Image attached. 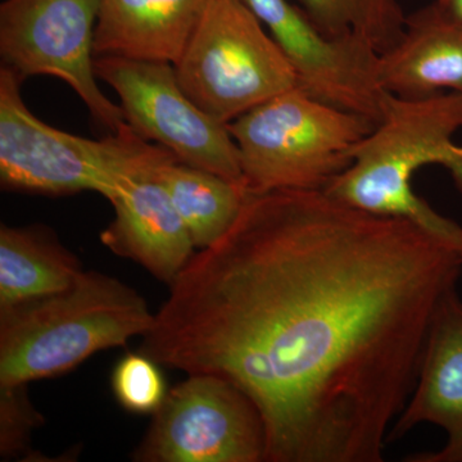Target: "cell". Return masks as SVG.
I'll list each match as a JSON object with an SVG mask.
<instances>
[{
  "mask_svg": "<svg viewBox=\"0 0 462 462\" xmlns=\"http://www.w3.org/2000/svg\"><path fill=\"white\" fill-rule=\"evenodd\" d=\"M97 78L117 93L125 123L179 162L243 182L238 148L227 125L206 114L181 89L169 62L97 56Z\"/></svg>",
  "mask_w": 462,
  "mask_h": 462,
  "instance_id": "8",
  "label": "cell"
},
{
  "mask_svg": "<svg viewBox=\"0 0 462 462\" xmlns=\"http://www.w3.org/2000/svg\"><path fill=\"white\" fill-rule=\"evenodd\" d=\"M431 5L447 23L462 30V0H434Z\"/></svg>",
  "mask_w": 462,
  "mask_h": 462,
  "instance_id": "20",
  "label": "cell"
},
{
  "mask_svg": "<svg viewBox=\"0 0 462 462\" xmlns=\"http://www.w3.org/2000/svg\"><path fill=\"white\" fill-rule=\"evenodd\" d=\"M111 385L118 404L136 415H154L169 392L161 365L141 351L116 364Z\"/></svg>",
  "mask_w": 462,
  "mask_h": 462,
  "instance_id": "18",
  "label": "cell"
},
{
  "mask_svg": "<svg viewBox=\"0 0 462 462\" xmlns=\"http://www.w3.org/2000/svg\"><path fill=\"white\" fill-rule=\"evenodd\" d=\"M266 431L251 398L229 380L193 374L167 392L133 454L136 462H261Z\"/></svg>",
  "mask_w": 462,
  "mask_h": 462,
  "instance_id": "9",
  "label": "cell"
},
{
  "mask_svg": "<svg viewBox=\"0 0 462 462\" xmlns=\"http://www.w3.org/2000/svg\"><path fill=\"white\" fill-rule=\"evenodd\" d=\"M83 272L50 227L0 226V309L58 293Z\"/></svg>",
  "mask_w": 462,
  "mask_h": 462,
  "instance_id": "15",
  "label": "cell"
},
{
  "mask_svg": "<svg viewBox=\"0 0 462 462\" xmlns=\"http://www.w3.org/2000/svg\"><path fill=\"white\" fill-rule=\"evenodd\" d=\"M23 81L0 67V184L3 189L62 197L94 191L111 202L139 172L176 158L125 124L94 141L42 123L21 96Z\"/></svg>",
  "mask_w": 462,
  "mask_h": 462,
  "instance_id": "4",
  "label": "cell"
},
{
  "mask_svg": "<svg viewBox=\"0 0 462 462\" xmlns=\"http://www.w3.org/2000/svg\"><path fill=\"white\" fill-rule=\"evenodd\" d=\"M462 93L447 91L404 99L385 91L382 120L352 151V163L325 188L328 193L373 214L403 218L451 247L462 226L440 215L413 190L422 167L440 165L462 193Z\"/></svg>",
  "mask_w": 462,
  "mask_h": 462,
  "instance_id": "2",
  "label": "cell"
},
{
  "mask_svg": "<svg viewBox=\"0 0 462 462\" xmlns=\"http://www.w3.org/2000/svg\"><path fill=\"white\" fill-rule=\"evenodd\" d=\"M171 160L125 182L111 200L114 220L100 234L115 254L141 264L169 285L196 254L189 231L158 178V169Z\"/></svg>",
  "mask_w": 462,
  "mask_h": 462,
  "instance_id": "12",
  "label": "cell"
},
{
  "mask_svg": "<svg viewBox=\"0 0 462 462\" xmlns=\"http://www.w3.org/2000/svg\"><path fill=\"white\" fill-rule=\"evenodd\" d=\"M27 385H0V456L3 460L26 457L39 461L32 448V430L42 424V415L30 401Z\"/></svg>",
  "mask_w": 462,
  "mask_h": 462,
  "instance_id": "19",
  "label": "cell"
},
{
  "mask_svg": "<svg viewBox=\"0 0 462 462\" xmlns=\"http://www.w3.org/2000/svg\"><path fill=\"white\" fill-rule=\"evenodd\" d=\"M194 247L214 245L230 229L247 199L245 185L171 160L158 169Z\"/></svg>",
  "mask_w": 462,
  "mask_h": 462,
  "instance_id": "16",
  "label": "cell"
},
{
  "mask_svg": "<svg viewBox=\"0 0 462 462\" xmlns=\"http://www.w3.org/2000/svg\"><path fill=\"white\" fill-rule=\"evenodd\" d=\"M378 79L383 90L404 99L462 93V30L431 5L413 12L401 41L379 54Z\"/></svg>",
  "mask_w": 462,
  "mask_h": 462,
  "instance_id": "14",
  "label": "cell"
},
{
  "mask_svg": "<svg viewBox=\"0 0 462 462\" xmlns=\"http://www.w3.org/2000/svg\"><path fill=\"white\" fill-rule=\"evenodd\" d=\"M422 422L442 428L447 443L410 462H462V300L457 287L440 300L422 352L411 396L388 433L396 440Z\"/></svg>",
  "mask_w": 462,
  "mask_h": 462,
  "instance_id": "11",
  "label": "cell"
},
{
  "mask_svg": "<svg viewBox=\"0 0 462 462\" xmlns=\"http://www.w3.org/2000/svg\"><path fill=\"white\" fill-rule=\"evenodd\" d=\"M462 258L403 218L327 190L248 193L170 284L139 351L229 380L267 462H380Z\"/></svg>",
  "mask_w": 462,
  "mask_h": 462,
  "instance_id": "1",
  "label": "cell"
},
{
  "mask_svg": "<svg viewBox=\"0 0 462 462\" xmlns=\"http://www.w3.org/2000/svg\"><path fill=\"white\" fill-rule=\"evenodd\" d=\"M243 2L284 51L303 90L375 125L382 120L385 91L379 84V53L369 42L325 35L288 0Z\"/></svg>",
  "mask_w": 462,
  "mask_h": 462,
  "instance_id": "10",
  "label": "cell"
},
{
  "mask_svg": "<svg viewBox=\"0 0 462 462\" xmlns=\"http://www.w3.org/2000/svg\"><path fill=\"white\" fill-rule=\"evenodd\" d=\"M153 321L135 289L83 272L58 293L0 309V385L63 375L97 352L144 336Z\"/></svg>",
  "mask_w": 462,
  "mask_h": 462,
  "instance_id": "3",
  "label": "cell"
},
{
  "mask_svg": "<svg viewBox=\"0 0 462 462\" xmlns=\"http://www.w3.org/2000/svg\"><path fill=\"white\" fill-rule=\"evenodd\" d=\"M375 126L300 87L227 124L248 193L324 190L352 163V151Z\"/></svg>",
  "mask_w": 462,
  "mask_h": 462,
  "instance_id": "5",
  "label": "cell"
},
{
  "mask_svg": "<svg viewBox=\"0 0 462 462\" xmlns=\"http://www.w3.org/2000/svg\"><path fill=\"white\" fill-rule=\"evenodd\" d=\"M100 5L102 0H5L0 58L21 81L32 76L65 81L111 134L126 123L123 108L100 90L94 66Z\"/></svg>",
  "mask_w": 462,
  "mask_h": 462,
  "instance_id": "7",
  "label": "cell"
},
{
  "mask_svg": "<svg viewBox=\"0 0 462 462\" xmlns=\"http://www.w3.org/2000/svg\"><path fill=\"white\" fill-rule=\"evenodd\" d=\"M300 8L330 38L357 36L384 53L402 38L407 14L400 0H297Z\"/></svg>",
  "mask_w": 462,
  "mask_h": 462,
  "instance_id": "17",
  "label": "cell"
},
{
  "mask_svg": "<svg viewBox=\"0 0 462 462\" xmlns=\"http://www.w3.org/2000/svg\"><path fill=\"white\" fill-rule=\"evenodd\" d=\"M212 0H102L97 56L176 65Z\"/></svg>",
  "mask_w": 462,
  "mask_h": 462,
  "instance_id": "13",
  "label": "cell"
},
{
  "mask_svg": "<svg viewBox=\"0 0 462 462\" xmlns=\"http://www.w3.org/2000/svg\"><path fill=\"white\" fill-rule=\"evenodd\" d=\"M173 66L184 93L226 125L300 87L284 51L243 0H212Z\"/></svg>",
  "mask_w": 462,
  "mask_h": 462,
  "instance_id": "6",
  "label": "cell"
}]
</instances>
